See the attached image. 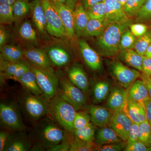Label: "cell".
Instances as JSON below:
<instances>
[{"label":"cell","mask_w":151,"mask_h":151,"mask_svg":"<svg viewBox=\"0 0 151 151\" xmlns=\"http://www.w3.org/2000/svg\"><path fill=\"white\" fill-rule=\"evenodd\" d=\"M0 119L1 124L8 131L23 132L26 129L18 110L13 104L1 103Z\"/></svg>","instance_id":"52a82bcc"},{"label":"cell","mask_w":151,"mask_h":151,"mask_svg":"<svg viewBox=\"0 0 151 151\" xmlns=\"http://www.w3.org/2000/svg\"><path fill=\"white\" fill-rule=\"evenodd\" d=\"M52 2L62 3L66 4L67 0H50Z\"/></svg>","instance_id":"9f6ffc18"},{"label":"cell","mask_w":151,"mask_h":151,"mask_svg":"<svg viewBox=\"0 0 151 151\" xmlns=\"http://www.w3.org/2000/svg\"><path fill=\"white\" fill-rule=\"evenodd\" d=\"M52 3L58 13L65 28L66 37L68 38H73L75 35L73 10L66 4Z\"/></svg>","instance_id":"7c38bea8"},{"label":"cell","mask_w":151,"mask_h":151,"mask_svg":"<svg viewBox=\"0 0 151 151\" xmlns=\"http://www.w3.org/2000/svg\"><path fill=\"white\" fill-rule=\"evenodd\" d=\"M7 39V33L3 24L0 26V47L4 45Z\"/></svg>","instance_id":"f907efd6"},{"label":"cell","mask_w":151,"mask_h":151,"mask_svg":"<svg viewBox=\"0 0 151 151\" xmlns=\"http://www.w3.org/2000/svg\"><path fill=\"white\" fill-rule=\"evenodd\" d=\"M147 76H148V75H147ZM148 76H149V78H150V80L151 81V75Z\"/></svg>","instance_id":"91938a15"},{"label":"cell","mask_w":151,"mask_h":151,"mask_svg":"<svg viewBox=\"0 0 151 151\" xmlns=\"http://www.w3.org/2000/svg\"><path fill=\"white\" fill-rule=\"evenodd\" d=\"M62 127L49 117H45L39 121L32 132L33 149L49 150L62 142L65 132Z\"/></svg>","instance_id":"6da1fadb"},{"label":"cell","mask_w":151,"mask_h":151,"mask_svg":"<svg viewBox=\"0 0 151 151\" xmlns=\"http://www.w3.org/2000/svg\"><path fill=\"white\" fill-rule=\"evenodd\" d=\"M32 3V18L38 30L41 33L46 29L47 22L41 0H33Z\"/></svg>","instance_id":"d4e9b609"},{"label":"cell","mask_w":151,"mask_h":151,"mask_svg":"<svg viewBox=\"0 0 151 151\" xmlns=\"http://www.w3.org/2000/svg\"><path fill=\"white\" fill-rule=\"evenodd\" d=\"M145 56L151 58V43L150 45L147 50H146Z\"/></svg>","instance_id":"11a10c76"},{"label":"cell","mask_w":151,"mask_h":151,"mask_svg":"<svg viewBox=\"0 0 151 151\" xmlns=\"http://www.w3.org/2000/svg\"><path fill=\"white\" fill-rule=\"evenodd\" d=\"M47 54L52 63L57 67L65 66L70 61L69 53L60 46L52 47L47 50Z\"/></svg>","instance_id":"603a6c76"},{"label":"cell","mask_w":151,"mask_h":151,"mask_svg":"<svg viewBox=\"0 0 151 151\" xmlns=\"http://www.w3.org/2000/svg\"><path fill=\"white\" fill-rule=\"evenodd\" d=\"M22 109L29 119L38 122L47 115L49 100L44 96H37L25 91L19 97Z\"/></svg>","instance_id":"277c9868"},{"label":"cell","mask_w":151,"mask_h":151,"mask_svg":"<svg viewBox=\"0 0 151 151\" xmlns=\"http://www.w3.org/2000/svg\"><path fill=\"white\" fill-rule=\"evenodd\" d=\"M137 38L133 48L139 54L145 56L146 50L151 43V32H147Z\"/></svg>","instance_id":"d590c367"},{"label":"cell","mask_w":151,"mask_h":151,"mask_svg":"<svg viewBox=\"0 0 151 151\" xmlns=\"http://www.w3.org/2000/svg\"><path fill=\"white\" fill-rule=\"evenodd\" d=\"M104 1L105 0H80V2L86 10L94 5Z\"/></svg>","instance_id":"681fc988"},{"label":"cell","mask_w":151,"mask_h":151,"mask_svg":"<svg viewBox=\"0 0 151 151\" xmlns=\"http://www.w3.org/2000/svg\"><path fill=\"white\" fill-rule=\"evenodd\" d=\"M90 122L91 116L89 113L83 111L77 112L73 122V130L86 127L90 123Z\"/></svg>","instance_id":"ab89813d"},{"label":"cell","mask_w":151,"mask_h":151,"mask_svg":"<svg viewBox=\"0 0 151 151\" xmlns=\"http://www.w3.org/2000/svg\"><path fill=\"white\" fill-rule=\"evenodd\" d=\"M75 32L78 37L82 35L90 18L81 2H78L73 9Z\"/></svg>","instance_id":"7402d4cb"},{"label":"cell","mask_w":151,"mask_h":151,"mask_svg":"<svg viewBox=\"0 0 151 151\" xmlns=\"http://www.w3.org/2000/svg\"><path fill=\"white\" fill-rule=\"evenodd\" d=\"M148 147L150 148V149L151 150V134L150 135V139H149Z\"/></svg>","instance_id":"680465c9"},{"label":"cell","mask_w":151,"mask_h":151,"mask_svg":"<svg viewBox=\"0 0 151 151\" xmlns=\"http://www.w3.org/2000/svg\"><path fill=\"white\" fill-rule=\"evenodd\" d=\"M124 151H151L149 147L139 141L127 144Z\"/></svg>","instance_id":"f6af8a7d"},{"label":"cell","mask_w":151,"mask_h":151,"mask_svg":"<svg viewBox=\"0 0 151 151\" xmlns=\"http://www.w3.org/2000/svg\"><path fill=\"white\" fill-rule=\"evenodd\" d=\"M31 68L35 73L43 96L50 100L57 95L58 78L53 69H42L31 64Z\"/></svg>","instance_id":"8992f818"},{"label":"cell","mask_w":151,"mask_h":151,"mask_svg":"<svg viewBox=\"0 0 151 151\" xmlns=\"http://www.w3.org/2000/svg\"><path fill=\"white\" fill-rule=\"evenodd\" d=\"M95 131L94 125L90 123L86 127L78 129H73L69 132L82 140L92 142L95 138Z\"/></svg>","instance_id":"d6a6232c"},{"label":"cell","mask_w":151,"mask_h":151,"mask_svg":"<svg viewBox=\"0 0 151 151\" xmlns=\"http://www.w3.org/2000/svg\"><path fill=\"white\" fill-rule=\"evenodd\" d=\"M19 35L22 40L30 43L37 42L36 32L28 21L23 22L19 27Z\"/></svg>","instance_id":"1f68e13d"},{"label":"cell","mask_w":151,"mask_h":151,"mask_svg":"<svg viewBox=\"0 0 151 151\" xmlns=\"http://www.w3.org/2000/svg\"><path fill=\"white\" fill-rule=\"evenodd\" d=\"M70 145L69 151H97L98 145L92 142H87L80 139L70 132H67Z\"/></svg>","instance_id":"f546056e"},{"label":"cell","mask_w":151,"mask_h":151,"mask_svg":"<svg viewBox=\"0 0 151 151\" xmlns=\"http://www.w3.org/2000/svg\"><path fill=\"white\" fill-rule=\"evenodd\" d=\"M108 24L104 19H90L86 24L82 36L98 37L102 34Z\"/></svg>","instance_id":"f1b7e54d"},{"label":"cell","mask_w":151,"mask_h":151,"mask_svg":"<svg viewBox=\"0 0 151 151\" xmlns=\"http://www.w3.org/2000/svg\"><path fill=\"white\" fill-rule=\"evenodd\" d=\"M91 122L94 126L100 127H106L109 124L112 113L105 107L92 105L89 108Z\"/></svg>","instance_id":"ac0fdd59"},{"label":"cell","mask_w":151,"mask_h":151,"mask_svg":"<svg viewBox=\"0 0 151 151\" xmlns=\"http://www.w3.org/2000/svg\"><path fill=\"white\" fill-rule=\"evenodd\" d=\"M110 86L106 81H100L94 85L93 89V97L96 102L104 101L108 96L110 91Z\"/></svg>","instance_id":"e575fe53"},{"label":"cell","mask_w":151,"mask_h":151,"mask_svg":"<svg viewBox=\"0 0 151 151\" xmlns=\"http://www.w3.org/2000/svg\"><path fill=\"white\" fill-rule=\"evenodd\" d=\"M133 122L128 115L122 111H113L108 125L122 140L127 142Z\"/></svg>","instance_id":"8fae6325"},{"label":"cell","mask_w":151,"mask_h":151,"mask_svg":"<svg viewBox=\"0 0 151 151\" xmlns=\"http://www.w3.org/2000/svg\"><path fill=\"white\" fill-rule=\"evenodd\" d=\"M111 70L119 85L126 89L129 87L141 74L139 70L130 68L119 61L112 63Z\"/></svg>","instance_id":"9c48e42d"},{"label":"cell","mask_w":151,"mask_h":151,"mask_svg":"<svg viewBox=\"0 0 151 151\" xmlns=\"http://www.w3.org/2000/svg\"><path fill=\"white\" fill-rule=\"evenodd\" d=\"M136 40V37L133 35L129 29H127L124 32L121 37L120 51L134 48Z\"/></svg>","instance_id":"60d3db41"},{"label":"cell","mask_w":151,"mask_h":151,"mask_svg":"<svg viewBox=\"0 0 151 151\" xmlns=\"http://www.w3.org/2000/svg\"><path fill=\"white\" fill-rule=\"evenodd\" d=\"M127 146V142L112 143L103 145L98 146L97 151H121L124 150Z\"/></svg>","instance_id":"7bdbcfd3"},{"label":"cell","mask_w":151,"mask_h":151,"mask_svg":"<svg viewBox=\"0 0 151 151\" xmlns=\"http://www.w3.org/2000/svg\"><path fill=\"white\" fill-rule=\"evenodd\" d=\"M135 19L137 23H151V0H147Z\"/></svg>","instance_id":"f35d334b"},{"label":"cell","mask_w":151,"mask_h":151,"mask_svg":"<svg viewBox=\"0 0 151 151\" xmlns=\"http://www.w3.org/2000/svg\"><path fill=\"white\" fill-rule=\"evenodd\" d=\"M19 0H0V4H5L13 5L16 2ZM29 1L30 0H27Z\"/></svg>","instance_id":"db71d44e"},{"label":"cell","mask_w":151,"mask_h":151,"mask_svg":"<svg viewBox=\"0 0 151 151\" xmlns=\"http://www.w3.org/2000/svg\"><path fill=\"white\" fill-rule=\"evenodd\" d=\"M68 78L75 86L83 91L88 90L89 82L83 69L77 65L71 66L67 72Z\"/></svg>","instance_id":"44dd1931"},{"label":"cell","mask_w":151,"mask_h":151,"mask_svg":"<svg viewBox=\"0 0 151 151\" xmlns=\"http://www.w3.org/2000/svg\"><path fill=\"white\" fill-rule=\"evenodd\" d=\"M90 19H104L106 15V9L104 1L98 3L86 10Z\"/></svg>","instance_id":"74e56055"},{"label":"cell","mask_w":151,"mask_h":151,"mask_svg":"<svg viewBox=\"0 0 151 151\" xmlns=\"http://www.w3.org/2000/svg\"><path fill=\"white\" fill-rule=\"evenodd\" d=\"M14 22L13 5L0 4V22L1 24H11Z\"/></svg>","instance_id":"8d00e7d4"},{"label":"cell","mask_w":151,"mask_h":151,"mask_svg":"<svg viewBox=\"0 0 151 151\" xmlns=\"http://www.w3.org/2000/svg\"><path fill=\"white\" fill-rule=\"evenodd\" d=\"M78 43L81 55L87 66L92 70H100L102 67V61L99 54L84 40H80Z\"/></svg>","instance_id":"e0dca14e"},{"label":"cell","mask_w":151,"mask_h":151,"mask_svg":"<svg viewBox=\"0 0 151 151\" xmlns=\"http://www.w3.org/2000/svg\"><path fill=\"white\" fill-rule=\"evenodd\" d=\"M57 95L71 104L77 111L84 108L87 98L83 91L65 76L58 77Z\"/></svg>","instance_id":"5b68a950"},{"label":"cell","mask_w":151,"mask_h":151,"mask_svg":"<svg viewBox=\"0 0 151 151\" xmlns=\"http://www.w3.org/2000/svg\"><path fill=\"white\" fill-rule=\"evenodd\" d=\"M129 98L145 106L144 103L150 99L148 90L143 80L135 81L129 90Z\"/></svg>","instance_id":"ffe728a7"},{"label":"cell","mask_w":151,"mask_h":151,"mask_svg":"<svg viewBox=\"0 0 151 151\" xmlns=\"http://www.w3.org/2000/svg\"><path fill=\"white\" fill-rule=\"evenodd\" d=\"M127 114L133 123L139 124L147 120L145 106L129 98Z\"/></svg>","instance_id":"484cf974"},{"label":"cell","mask_w":151,"mask_h":151,"mask_svg":"<svg viewBox=\"0 0 151 151\" xmlns=\"http://www.w3.org/2000/svg\"><path fill=\"white\" fill-rule=\"evenodd\" d=\"M10 133L8 130L2 131L0 132V151H4L8 141Z\"/></svg>","instance_id":"7dc6e473"},{"label":"cell","mask_w":151,"mask_h":151,"mask_svg":"<svg viewBox=\"0 0 151 151\" xmlns=\"http://www.w3.org/2000/svg\"><path fill=\"white\" fill-rule=\"evenodd\" d=\"M32 3L27 0H19L13 5L14 19L15 22L21 21L32 10Z\"/></svg>","instance_id":"4dcf8cb0"},{"label":"cell","mask_w":151,"mask_h":151,"mask_svg":"<svg viewBox=\"0 0 151 151\" xmlns=\"http://www.w3.org/2000/svg\"><path fill=\"white\" fill-rule=\"evenodd\" d=\"M79 0H67L66 4L73 10L76 4L79 2Z\"/></svg>","instance_id":"f5cc1de1"},{"label":"cell","mask_w":151,"mask_h":151,"mask_svg":"<svg viewBox=\"0 0 151 151\" xmlns=\"http://www.w3.org/2000/svg\"><path fill=\"white\" fill-rule=\"evenodd\" d=\"M24 56L31 64L42 69L52 70V63L45 52L40 49L30 48L24 50Z\"/></svg>","instance_id":"2e32d148"},{"label":"cell","mask_w":151,"mask_h":151,"mask_svg":"<svg viewBox=\"0 0 151 151\" xmlns=\"http://www.w3.org/2000/svg\"><path fill=\"white\" fill-rule=\"evenodd\" d=\"M119 53L121 60L131 67L142 72L143 55L132 49L122 50Z\"/></svg>","instance_id":"cb8c5ba5"},{"label":"cell","mask_w":151,"mask_h":151,"mask_svg":"<svg viewBox=\"0 0 151 151\" xmlns=\"http://www.w3.org/2000/svg\"><path fill=\"white\" fill-rule=\"evenodd\" d=\"M105 20L108 24L129 20L124 12L123 6L116 0H105Z\"/></svg>","instance_id":"5bb4252c"},{"label":"cell","mask_w":151,"mask_h":151,"mask_svg":"<svg viewBox=\"0 0 151 151\" xmlns=\"http://www.w3.org/2000/svg\"><path fill=\"white\" fill-rule=\"evenodd\" d=\"M118 2L121 4L122 6H124V5L125 4V3L127 2V1L128 0H116Z\"/></svg>","instance_id":"6f0895ef"},{"label":"cell","mask_w":151,"mask_h":151,"mask_svg":"<svg viewBox=\"0 0 151 151\" xmlns=\"http://www.w3.org/2000/svg\"><path fill=\"white\" fill-rule=\"evenodd\" d=\"M17 81L21 84L25 91L37 96H43L38 84L35 73L31 68L22 75Z\"/></svg>","instance_id":"d6986e66"},{"label":"cell","mask_w":151,"mask_h":151,"mask_svg":"<svg viewBox=\"0 0 151 151\" xmlns=\"http://www.w3.org/2000/svg\"><path fill=\"white\" fill-rule=\"evenodd\" d=\"M146 112V119L151 127V99L146 101L144 103Z\"/></svg>","instance_id":"816d5d0a"},{"label":"cell","mask_w":151,"mask_h":151,"mask_svg":"<svg viewBox=\"0 0 151 151\" xmlns=\"http://www.w3.org/2000/svg\"><path fill=\"white\" fill-rule=\"evenodd\" d=\"M111 127H103L98 130L95 137V143L98 146L123 142Z\"/></svg>","instance_id":"4316f807"},{"label":"cell","mask_w":151,"mask_h":151,"mask_svg":"<svg viewBox=\"0 0 151 151\" xmlns=\"http://www.w3.org/2000/svg\"><path fill=\"white\" fill-rule=\"evenodd\" d=\"M1 56L4 59L11 62L24 61L25 58L24 52L19 47L8 45L1 47Z\"/></svg>","instance_id":"83f0119b"},{"label":"cell","mask_w":151,"mask_h":151,"mask_svg":"<svg viewBox=\"0 0 151 151\" xmlns=\"http://www.w3.org/2000/svg\"><path fill=\"white\" fill-rule=\"evenodd\" d=\"M133 20L108 24L98 37L97 45L101 55L113 57L120 52V44L122 35L129 27Z\"/></svg>","instance_id":"7a4b0ae2"},{"label":"cell","mask_w":151,"mask_h":151,"mask_svg":"<svg viewBox=\"0 0 151 151\" xmlns=\"http://www.w3.org/2000/svg\"><path fill=\"white\" fill-rule=\"evenodd\" d=\"M151 134V126L147 120L139 124L138 141L148 147L149 141Z\"/></svg>","instance_id":"b9f144b4"},{"label":"cell","mask_w":151,"mask_h":151,"mask_svg":"<svg viewBox=\"0 0 151 151\" xmlns=\"http://www.w3.org/2000/svg\"><path fill=\"white\" fill-rule=\"evenodd\" d=\"M77 112L73 105L58 95L49 100L47 115L67 132L73 130Z\"/></svg>","instance_id":"3957f363"},{"label":"cell","mask_w":151,"mask_h":151,"mask_svg":"<svg viewBox=\"0 0 151 151\" xmlns=\"http://www.w3.org/2000/svg\"><path fill=\"white\" fill-rule=\"evenodd\" d=\"M129 90L123 87H115L112 89L108 101V106L113 111H122L127 115Z\"/></svg>","instance_id":"4fadbf2b"},{"label":"cell","mask_w":151,"mask_h":151,"mask_svg":"<svg viewBox=\"0 0 151 151\" xmlns=\"http://www.w3.org/2000/svg\"><path fill=\"white\" fill-rule=\"evenodd\" d=\"M32 147V142L23 131L10 134L4 151H27Z\"/></svg>","instance_id":"9a60e30c"},{"label":"cell","mask_w":151,"mask_h":151,"mask_svg":"<svg viewBox=\"0 0 151 151\" xmlns=\"http://www.w3.org/2000/svg\"><path fill=\"white\" fill-rule=\"evenodd\" d=\"M45 18L46 30L52 36L58 38L66 36V32L58 13L50 0H41Z\"/></svg>","instance_id":"ba28073f"},{"label":"cell","mask_w":151,"mask_h":151,"mask_svg":"<svg viewBox=\"0 0 151 151\" xmlns=\"http://www.w3.org/2000/svg\"><path fill=\"white\" fill-rule=\"evenodd\" d=\"M147 0H128L123 6L125 14L130 19L136 18Z\"/></svg>","instance_id":"836d02e7"},{"label":"cell","mask_w":151,"mask_h":151,"mask_svg":"<svg viewBox=\"0 0 151 151\" xmlns=\"http://www.w3.org/2000/svg\"><path fill=\"white\" fill-rule=\"evenodd\" d=\"M129 28L133 35L137 37L142 36L147 32V27L142 23H132L130 25Z\"/></svg>","instance_id":"ee69618b"},{"label":"cell","mask_w":151,"mask_h":151,"mask_svg":"<svg viewBox=\"0 0 151 151\" xmlns=\"http://www.w3.org/2000/svg\"><path fill=\"white\" fill-rule=\"evenodd\" d=\"M31 69V64L24 61L11 62L1 56L0 70L1 77L17 81L24 73Z\"/></svg>","instance_id":"30bf717a"},{"label":"cell","mask_w":151,"mask_h":151,"mask_svg":"<svg viewBox=\"0 0 151 151\" xmlns=\"http://www.w3.org/2000/svg\"><path fill=\"white\" fill-rule=\"evenodd\" d=\"M139 124L132 123L127 140V144H130L138 140Z\"/></svg>","instance_id":"bcb514c9"},{"label":"cell","mask_w":151,"mask_h":151,"mask_svg":"<svg viewBox=\"0 0 151 151\" xmlns=\"http://www.w3.org/2000/svg\"><path fill=\"white\" fill-rule=\"evenodd\" d=\"M143 73L147 75H151V58L144 56L143 60Z\"/></svg>","instance_id":"c3c4849f"}]
</instances>
